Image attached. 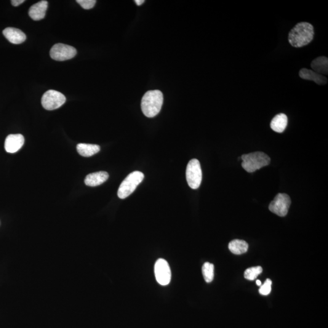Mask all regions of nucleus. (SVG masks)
<instances>
[{
    "label": "nucleus",
    "instance_id": "1",
    "mask_svg": "<svg viewBox=\"0 0 328 328\" xmlns=\"http://www.w3.org/2000/svg\"><path fill=\"white\" fill-rule=\"evenodd\" d=\"M315 35L314 26L308 22H300L290 31L288 41L292 47H301L313 41Z\"/></svg>",
    "mask_w": 328,
    "mask_h": 328
},
{
    "label": "nucleus",
    "instance_id": "2",
    "mask_svg": "<svg viewBox=\"0 0 328 328\" xmlns=\"http://www.w3.org/2000/svg\"><path fill=\"white\" fill-rule=\"evenodd\" d=\"M164 102V96L159 90L149 91L143 96L141 108L144 115L154 117L161 111Z\"/></svg>",
    "mask_w": 328,
    "mask_h": 328
},
{
    "label": "nucleus",
    "instance_id": "3",
    "mask_svg": "<svg viewBox=\"0 0 328 328\" xmlns=\"http://www.w3.org/2000/svg\"><path fill=\"white\" fill-rule=\"evenodd\" d=\"M242 167L249 173H253L270 164L271 158L263 152L243 154L241 157Z\"/></svg>",
    "mask_w": 328,
    "mask_h": 328
},
{
    "label": "nucleus",
    "instance_id": "4",
    "mask_svg": "<svg viewBox=\"0 0 328 328\" xmlns=\"http://www.w3.org/2000/svg\"><path fill=\"white\" fill-rule=\"evenodd\" d=\"M144 179V175L142 172L135 171L131 173L125 179L120 186L117 195L121 199H125L132 194L137 189Z\"/></svg>",
    "mask_w": 328,
    "mask_h": 328
},
{
    "label": "nucleus",
    "instance_id": "5",
    "mask_svg": "<svg viewBox=\"0 0 328 328\" xmlns=\"http://www.w3.org/2000/svg\"><path fill=\"white\" fill-rule=\"evenodd\" d=\"M202 174L201 165L198 159H193L188 162L186 169L187 181L190 187L197 189L202 181Z\"/></svg>",
    "mask_w": 328,
    "mask_h": 328
},
{
    "label": "nucleus",
    "instance_id": "6",
    "mask_svg": "<svg viewBox=\"0 0 328 328\" xmlns=\"http://www.w3.org/2000/svg\"><path fill=\"white\" fill-rule=\"evenodd\" d=\"M66 97L57 91L50 90L45 93L42 98L43 107L47 110H54L59 108L66 102Z\"/></svg>",
    "mask_w": 328,
    "mask_h": 328
},
{
    "label": "nucleus",
    "instance_id": "7",
    "mask_svg": "<svg viewBox=\"0 0 328 328\" xmlns=\"http://www.w3.org/2000/svg\"><path fill=\"white\" fill-rule=\"evenodd\" d=\"M291 204L289 195L285 193H279L269 205L270 211L279 217H283L287 214Z\"/></svg>",
    "mask_w": 328,
    "mask_h": 328
},
{
    "label": "nucleus",
    "instance_id": "8",
    "mask_svg": "<svg viewBox=\"0 0 328 328\" xmlns=\"http://www.w3.org/2000/svg\"><path fill=\"white\" fill-rule=\"evenodd\" d=\"M77 54V50L69 45L57 44L54 45L50 50V56L56 61L70 60Z\"/></svg>",
    "mask_w": 328,
    "mask_h": 328
},
{
    "label": "nucleus",
    "instance_id": "9",
    "mask_svg": "<svg viewBox=\"0 0 328 328\" xmlns=\"http://www.w3.org/2000/svg\"><path fill=\"white\" fill-rule=\"evenodd\" d=\"M156 281L162 286H167L171 281L172 273L167 261L164 259L157 260L154 266Z\"/></svg>",
    "mask_w": 328,
    "mask_h": 328
},
{
    "label": "nucleus",
    "instance_id": "10",
    "mask_svg": "<svg viewBox=\"0 0 328 328\" xmlns=\"http://www.w3.org/2000/svg\"><path fill=\"white\" fill-rule=\"evenodd\" d=\"M25 143V138L22 135H9L4 143L5 150L9 153H15L22 147Z\"/></svg>",
    "mask_w": 328,
    "mask_h": 328
},
{
    "label": "nucleus",
    "instance_id": "11",
    "mask_svg": "<svg viewBox=\"0 0 328 328\" xmlns=\"http://www.w3.org/2000/svg\"><path fill=\"white\" fill-rule=\"evenodd\" d=\"M4 36L11 44L18 45L26 41V36L20 29L14 28H7L2 31Z\"/></svg>",
    "mask_w": 328,
    "mask_h": 328
},
{
    "label": "nucleus",
    "instance_id": "12",
    "mask_svg": "<svg viewBox=\"0 0 328 328\" xmlns=\"http://www.w3.org/2000/svg\"><path fill=\"white\" fill-rule=\"evenodd\" d=\"M300 78L306 81H313L319 85H325L327 84L328 79L326 77L317 74L311 69L307 68L301 69L299 71Z\"/></svg>",
    "mask_w": 328,
    "mask_h": 328
},
{
    "label": "nucleus",
    "instance_id": "13",
    "mask_svg": "<svg viewBox=\"0 0 328 328\" xmlns=\"http://www.w3.org/2000/svg\"><path fill=\"white\" fill-rule=\"evenodd\" d=\"M48 2L41 1L34 4L30 7L29 10V15L32 19L35 21H39L44 18L46 15L47 9Z\"/></svg>",
    "mask_w": 328,
    "mask_h": 328
},
{
    "label": "nucleus",
    "instance_id": "14",
    "mask_svg": "<svg viewBox=\"0 0 328 328\" xmlns=\"http://www.w3.org/2000/svg\"><path fill=\"white\" fill-rule=\"evenodd\" d=\"M109 178V175L106 172H98L91 173L85 178V183L88 186L96 187L102 185Z\"/></svg>",
    "mask_w": 328,
    "mask_h": 328
},
{
    "label": "nucleus",
    "instance_id": "15",
    "mask_svg": "<svg viewBox=\"0 0 328 328\" xmlns=\"http://www.w3.org/2000/svg\"><path fill=\"white\" fill-rule=\"evenodd\" d=\"M313 71L322 76L328 74V58L325 56H320L313 60L311 63Z\"/></svg>",
    "mask_w": 328,
    "mask_h": 328
},
{
    "label": "nucleus",
    "instance_id": "16",
    "mask_svg": "<svg viewBox=\"0 0 328 328\" xmlns=\"http://www.w3.org/2000/svg\"><path fill=\"white\" fill-rule=\"evenodd\" d=\"M287 122L288 119L286 114L283 113L279 114L272 120L271 128L274 132L281 133L286 129Z\"/></svg>",
    "mask_w": 328,
    "mask_h": 328
},
{
    "label": "nucleus",
    "instance_id": "17",
    "mask_svg": "<svg viewBox=\"0 0 328 328\" xmlns=\"http://www.w3.org/2000/svg\"><path fill=\"white\" fill-rule=\"evenodd\" d=\"M77 150L80 155L90 157L99 152L100 147V146L94 144L79 143L77 145Z\"/></svg>",
    "mask_w": 328,
    "mask_h": 328
},
{
    "label": "nucleus",
    "instance_id": "18",
    "mask_svg": "<svg viewBox=\"0 0 328 328\" xmlns=\"http://www.w3.org/2000/svg\"><path fill=\"white\" fill-rule=\"evenodd\" d=\"M249 245L244 240L234 239L229 244V249L234 254L241 255L247 252Z\"/></svg>",
    "mask_w": 328,
    "mask_h": 328
},
{
    "label": "nucleus",
    "instance_id": "19",
    "mask_svg": "<svg viewBox=\"0 0 328 328\" xmlns=\"http://www.w3.org/2000/svg\"><path fill=\"white\" fill-rule=\"evenodd\" d=\"M202 272L205 281L211 282L214 279V265L209 262L205 263L202 266Z\"/></svg>",
    "mask_w": 328,
    "mask_h": 328
},
{
    "label": "nucleus",
    "instance_id": "20",
    "mask_svg": "<svg viewBox=\"0 0 328 328\" xmlns=\"http://www.w3.org/2000/svg\"><path fill=\"white\" fill-rule=\"evenodd\" d=\"M263 269L261 266L252 267L247 269L244 273V278L248 281H253L262 273Z\"/></svg>",
    "mask_w": 328,
    "mask_h": 328
},
{
    "label": "nucleus",
    "instance_id": "21",
    "mask_svg": "<svg viewBox=\"0 0 328 328\" xmlns=\"http://www.w3.org/2000/svg\"><path fill=\"white\" fill-rule=\"evenodd\" d=\"M272 289V281L270 279H267L265 283L261 286L259 289V292L262 295H268L270 294Z\"/></svg>",
    "mask_w": 328,
    "mask_h": 328
},
{
    "label": "nucleus",
    "instance_id": "22",
    "mask_svg": "<svg viewBox=\"0 0 328 328\" xmlns=\"http://www.w3.org/2000/svg\"><path fill=\"white\" fill-rule=\"evenodd\" d=\"M76 2L84 9H92L96 3L95 0H77Z\"/></svg>",
    "mask_w": 328,
    "mask_h": 328
},
{
    "label": "nucleus",
    "instance_id": "23",
    "mask_svg": "<svg viewBox=\"0 0 328 328\" xmlns=\"http://www.w3.org/2000/svg\"><path fill=\"white\" fill-rule=\"evenodd\" d=\"M25 1V0H12V1H11V4L12 6L17 7L20 6V4L23 3Z\"/></svg>",
    "mask_w": 328,
    "mask_h": 328
},
{
    "label": "nucleus",
    "instance_id": "24",
    "mask_svg": "<svg viewBox=\"0 0 328 328\" xmlns=\"http://www.w3.org/2000/svg\"><path fill=\"white\" fill-rule=\"evenodd\" d=\"M144 2H145L144 0H136L135 1L136 4H137L138 6H141V5Z\"/></svg>",
    "mask_w": 328,
    "mask_h": 328
},
{
    "label": "nucleus",
    "instance_id": "25",
    "mask_svg": "<svg viewBox=\"0 0 328 328\" xmlns=\"http://www.w3.org/2000/svg\"><path fill=\"white\" fill-rule=\"evenodd\" d=\"M257 284L258 285V286H261V282L260 281H257Z\"/></svg>",
    "mask_w": 328,
    "mask_h": 328
}]
</instances>
